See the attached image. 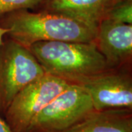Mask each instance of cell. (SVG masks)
I'll return each mask as SVG.
<instances>
[{"label": "cell", "instance_id": "6da1fadb", "mask_svg": "<svg viewBox=\"0 0 132 132\" xmlns=\"http://www.w3.org/2000/svg\"><path fill=\"white\" fill-rule=\"evenodd\" d=\"M10 38L28 48L42 41L94 42L97 28L64 15L20 10L0 19Z\"/></svg>", "mask_w": 132, "mask_h": 132}, {"label": "cell", "instance_id": "7a4b0ae2", "mask_svg": "<svg viewBox=\"0 0 132 132\" xmlns=\"http://www.w3.org/2000/svg\"><path fill=\"white\" fill-rule=\"evenodd\" d=\"M28 48L46 73L70 83L109 69L94 42L42 41Z\"/></svg>", "mask_w": 132, "mask_h": 132}, {"label": "cell", "instance_id": "3957f363", "mask_svg": "<svg viewBox=\"0 0 132 132\" xmlns=\"http://www.w3.org/2000/svg\"><path fill=\"white\" fill-rule=\"evenodd\" d=\"M46 73L29 48L14 40L0 46V113H4L19 93Z\"/></svg>", "mask_w": 132, "mask_h": 132}, {"label": "cell", "instance_id": "277c9868", "mask_svg": "<svg viewBox=\"0 0 132 132\" xmlns=\"http://www.w3.org/2000/svg\"><path fill=\"white\" fill-rule=\"evenodd\" d=\"M94 111L89 95L71 83L35 117L27 132H62Z\"/></svg>", "mask_w": 132, "mask_h": 132}, {"label": "cell", "instance_id": "5b68a950", "mask_svg": "<svg viewBox=\"0 0 132 132\" xmlns=\"http://www.w3.org/2000/svg\"><path fill=\"white\" fill-rule=\"evenodd\" d=\"M71 83L45 73L21 90L5 112L6 122L15 132H27L33 120Z\"/></svg>", "mask_w": 132, "mask_h": 132}, {"label": "cell", "instance_id": "8992f818", "mask_svg": "<svg viewBox=\"0 0 132 132\" xmlns=\"http://www.w3.org/2000/svg\"><path fill=\"white\" fill-rule=\"evenodd\" d=\"M75 84L89 95L96 111L131 109L132 79L129 73L109 68Z\"/></svg>", "mask_w": 132, "mask_h": 132}, {"label": "cell", "instance_id": "52a82bcc", "mask_svg": "<svg viewBox=\"0 0 132 132\" xmlns=\"http://www.w3.org/2000/svg\"><path fill=\"white\" fill-rule=\"evenodd\" d=\"M94 43L109 68L129 64L132 58V24L104 19L97 27Z\"/></svg>", "mask_w": 132, "mask_h": 132}, {"label": "cell", "instance_id": "ba28073f", "mask_svg": "<svg viewBox=\"0 0 132 132\" xmlns=\"http://www.w3.org/2000/svg\"><path fill=\"white\" fill-rule=\"evenodd\" d=\"M120 0H43L38 9L71 17L97 28Z\"/></svg>", "mask_w": 132, "mask_h": 132}, {"label": "cell", "instance_id": "9c48e42d", "mask_svg": "<svg viewBox=\"0 0 132 132\" xmlns=\"http://www.w3.org/2000/svg\"><path fill=\"white\" fill-rule=\"evenodd\" d=\"M62 132H132L131 114L127 109L95 110Z\"/></svg>", "mask_w": 132, "mask_h": 132}, {"label": "cell", "instance_id": "30bf717a", "mask_svg": "<svg viewBox=\"0 0 132 132\" xmlns=\"http://www.w3.org/2000/svg\"><path fill=\"white\" fill-rule=\"evenodd\" d=\"M118 23L132 24V0H120L108 13L106 19Z\"/></svg>", "mask_w": 132, "mask_h": 132}, {"label": "cell", "instance_id": "8fae6325", "mask_svg": "<svg viewBox=\"0 0 132 132\" xmlns=\"http://www.w3.org/2000/svg\"><path fill=\"white\" fill-rule=\"evenodd\" d=\"M43 0H0V19L20 10L36 9Z\"/></svg>", "mask_w": 132, "mask_h": 132}, {"label": "cell", "instance_id": "7c38bea8", "mask_svg": "<svg viewBox=\"0 0 132 132\" xmlns=\"http://www.w3.org/2000/svg\"><path fill=\"white\" fill-rule=\"evenodd\" d=\"M0 132H15L0 115Z\"/></svg>", "mask_w": 132, "mask_h": 132}, {"label": "cell", "instance_id": "4fadbf2b", "mask_svg": "<svg viewBox=\"0 0 132 132\" xmlns=\"http://www.w3.org/2000/svg\"><path fill=\"white\" fill-rule=\"evenodd\" d=\"M7 32H8L7 29L5 28L0 25V46H2V44L4 42V40H5L4 38H5V35H7Z\"/></svg>", "mask_w": 132, "mask_h": 132}]
</instances>
